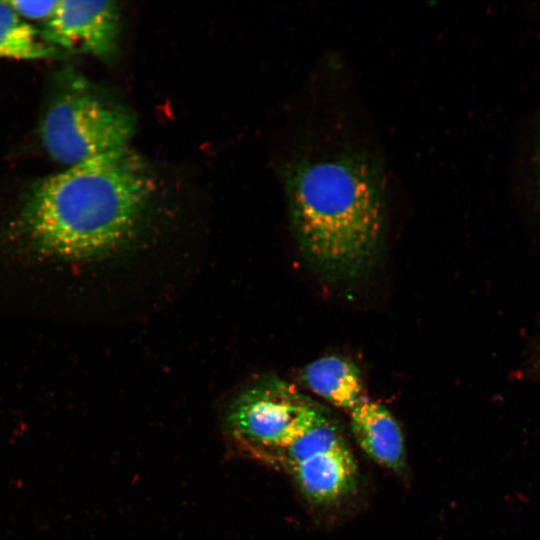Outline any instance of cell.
Masks as SVG:
<instances>
[{"instance_id":"6","label":"cell","mask_w":540,"mask_h":540,"mask_svg":"<svg viewBox=\"0 0 540 540\" xmlns=\"http://www.w3.org/2000/svg\"><path fill=\"white\" fill-rule=\"evenodd\" d=\"M287 470L304 497L317 505L348 494L357 479L356 462L347 446L312 456Z\"/></svg>"},{"instance_id":"8","label":"cell","mask_w":540,"mask_h":540,"mask_svg":"<svg viewBox=\"0 0 540 540\" xmlns=\"http://www.w3.org/2000/svg\"><path fill=\"white\" fill-rule=\"evenodd\" d=\"M306 385L332 405L352 410L363 401L358 368L350 361L327 356L308 364L303 372Z\"/></svg>"},{"instance_id":"11","label":"cell","mask_w":540,"mask_h":540,"mask_svg":"<svg viewBox=\"0 0 540 540\" xmlns=\"http://www.w3.org/2000/svg\"><path fill=\"white\" fill-rule=\"evenodd\" d=\"M12 9L24 20H48L54 13L58 0L48 1H8Z\"/></svg>"},{"instance_id":"5","label":"cell","mask_w":540,"mask_h":540,"mask_svg":"<svg viewBox=\"0 0 540 540\" xmlns=\"http://www.w3.org/2000/svg\"><path fill=\"white\" fill-rule=\"evenodd\" d=\"M119 19L114 1L58 0L43 34L54 47L107 56L116 48Z\"/></svg>"},{"instance_id":"10","label":"cell","mask_w":540,"mask_h":540,"mask_svg":"<svg viewBox=\"0 0 540 540\" xmlns=\"http://www.w3.org/2000/svg\"><path fill=\"white\" fill-rule=\"evenodd\" d=\"M346 446L337 425L319 408L304 431L281 451L271 464L286 469L312 456Z\"/></svg>"},{"instance_id":"9","label":"cell","mask_w":540,"mask_h":540,"mask_svg":"<svg viewBox=\"0 0 540 540\" xmlns=\"http://www.w3.org/2000/svg\"><path fill=\"white\" fill-rule=\"evenodd\" d=\"M53 54L54 46L43 32L21 18L8 1H0V58L35 60Z\"/></svg>"},{"instance_id":"2","label":"cell","mask_w":540,"mask_h":540,"mask_svg":"<svg viewBox=\"0 0 540 540\" xmlns=\"http://www.w3.org/2000/svg\"><path fill=\"white\" fill-rule=\"evenodd\" d=\"M384 184L378 161L360 150L303 158L288 168L299 245L325 277L354 279L374 262L384 228Z\"/></svg>"},{"instance_id":"7","label":"cell","mask_w":540,"mask_h":540,"mask_svg":"<svg viewBox=\"0 0 540 540\" xmlns=\"http://www.w3.org/2000/svg\"><path fill=\"white\" fill-rule=\"evenodd\" d=\"M350 424L357 443L368 457L397 472L404 468L403 434L386 407L363 400L351 410Z\"/></svg>"},{"instance_id":"4","label":"cell","mask_w":540,"mask_h":540,"mask_svg":"<svg viewBox=\"0 0 540 540\" xmlns=\"http://www.w3.org/2000/svg\"><path fill=\"white\" fill-rule=\"evenodd\" d=\"M315 410L289 386L266 380L233 401L226 428L240 448L271 464L304 431Z\"/></svg>"},{"instance_id":"1","label":"cell","mask_w":540,"mask_h":540,"mask_svg":"<svg viewBox=\"0 0 540 540\" xmlns=\"http://www.w3.org/2000/svg\"><path fill=\"white\" fill-rule=\"evenodd\" d=\"M151 192L143 161L126 147L42 179L25 205L24 232L48 256H102L135 234Z\"/></svg>"},{"instance_id":"3","label":"cell","mask_w":540,"mask_h":540,"mask_svg":"<svg viewBox=\"0 0 540 540\" xmlns=\"http://www.w3.org/2000/svg\"><path fill=\"white\" fill-rule=\"evenodd\" d=\"M133 131L128 112L88 94H69L49 108L41 139L51 158L71 167L128 147Z\"/></svg>"}]
</instances>
